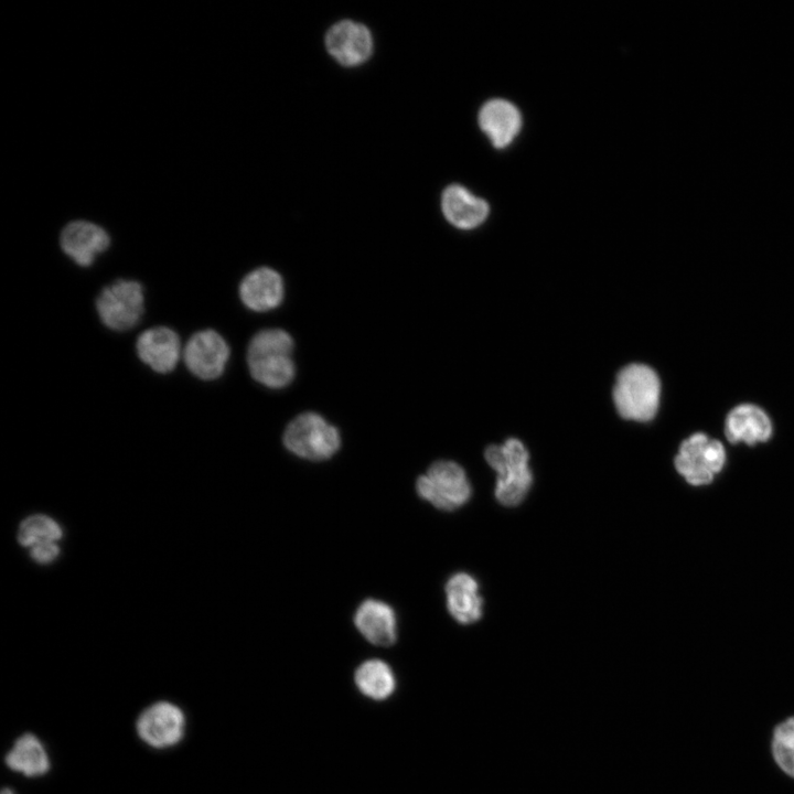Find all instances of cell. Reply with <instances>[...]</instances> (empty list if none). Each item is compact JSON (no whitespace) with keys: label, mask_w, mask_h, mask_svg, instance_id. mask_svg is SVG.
<instances>
[{"label":"cell","mask_w":794,"mask_h":794,"mask_svg":"<svg viewBox=\"0 0 794 794\" xmlns=\"http://www.w3.org/2000/svg\"><path fill=\"white\" fill-rule=\"evenodd\" d=\"M293 341L280 329L258 332L250 341L247 362L251 376L258 383L270 388H282L294 376L291 358Z\"/></svg>","instance_id":"1"},{"label":"cell","mask_w":794,"mask_h":794,"mask_svg":"<svg viewBox=\"0 0 794 794\" xmlns=\"http://www.w3.org/2000/svg\"><path fill=\"white\" fill-rule=\"evenodd\" d=\"M659 397L661 382L652 367L633 363L618 373L612 398L622 418L641 422L653 419Z\"/></svg>","instance_id":"2"},{"label":"cell","mask_w":794,"mask_h":794,"mask_svg":"<svg viewBox=\"0 0 794 794\" xmlns=\"http://www.w3.org/2000/svg\"><path fill=\"white\" fill-rule=\"evenodd\" d=\"M486 462L496 471L495 496L505 506H515L526 496L532 473L529 454L522 441L509 438L503 444H492L485 450Z\"/></svg>","instance_id":"3"},{"label":"cell","mask_w":794,"mask_h":794,"mask_svg":"<svg viewBox=\"0 0 794 794\" xmlns=\"http://www.w3.org/2000/svg\"><path fill=\"white\" fill-rule=\"evenodd\" d=\"M283 443L290 452L302 459L321 461L339 450L341 437L337 429L323 417L305 412L288 425Z\"/></svg>","instance_id":"4"},{"label":"cell","mask_w":794,"mask_h":794,"mask_svg":"<svg viewBox=\"0 0 794 794\" xmlns=\"http://www.w3.org/2000/svg\"><path fill=\"white\" fill-rule=\"evenodd\" d=\"M418 495L437 508L453 511L471 495L464 470L452 461L434 462L416 482Z\"/></svg>","instance_id":"5"},{"label":"cell","mask_w":794,"mask_h":794,"mask_svg":"<svg viewBox=\"0 0 794 794\" xmlns=\"http://www.w3.org/2000/svg\"><path fill=\"white\" fill-rule=\"evenodd\" d=\"M143 291L138 281L119 279L105 287L96 300L101 322L114 331L133 328L143 313Z\"/></svg>","instance_id":"6"},{"label":"cell","mask_w":794,"mask_h":794,"mask_svg":"<svg viewBox=\"0 0 794 794\" xmlns=\"http://www.w3.org/2000/svg\"><path fill=\"white\" fill-rule=\"evenodd\" d=\"M726 452L719 440L697 432L686 439L675 458V468L693 485H706L721 471Z\"/></svg>","instance_id":"7"},{"label":"cell","mask_w":794,"mask_h":794,"mask_svg":"<svg viewBox=\"0 0 794 794\" xmlns=\"http://www.w3.org/2000/svg\"><path fill=\"white\" fill-rule=\"evenodd\" d=\"M137 732L149 745L163 749L175 745L184 736L183 711L168 701L148 707L137 720Z\"/></svg>","instance_id":"8"},{"label":"cell","mask_w":794,"mask_h":794,"mask_svg":"<svg viewBox=\"0 0 794 794\" xmlns=\"http://www.w3.org/2000/svg\"><path fill=\"white\" fill-rule=\"evenodd\" d=\"M229 356L226 341L214 330L200 331L187 341L183 358L189 371L204 380L222 375Z\"/></svg>","instance_id":"9"},{"label":"cell","mask_w":794,"mask_h":794,"mask_svg":"<svg viewBox=\"0 0 794 794\" xmlns=\"http://www.w3.org/2000/svg\"><path fill=\"white\" fill-rule=\"evenodd\" d=\"M60 243L63 251L77 265L88 267L97 255L108 248L110 237L94 223L75 221L63 228Z\"/></svg>","instance_id":"10"},{"label":"cell","mask_w":794,"mask_h":794,"mask_svg":"<svg viewBox=\"0 0 794 794\" xmlns=\"http://www.w3.org/2000/svg\"><path fill=\"white\" fill-rule=\"evenodd\" d=\"M139 358L154 372L167 374L174 369L181 351L179 335L167 326L142 332L136 343Z\"/></svg>","instance_id":"11"},{"label":"cell","mask_w":794,"mask_h":794,"mask_svg":"<svg viewBox=\"0 0 794 794\" xmlns=\"http://www.w3.org/2000/svg\"><path fill=\"white\" fill-rule=\"evenodd\" d=\"M326 47L337 62L353 66L363 63L371 55L372 36L364 25L342 21L328 32Z\"/></svg>","instance_id":"12"},{"label":"cell","mask_w":794,"mask_h":794,"mask_svg":"<svg viewBox=\"0 0 794 794\" xmlns=\"http://www.w3.org/2000/svg\"><path fill=\"white\" fill-rule=\"evenodd\" d=\"M354 623L360 633L374 645L390 646L397 640L396 614L385 602L365 600L355 612Z\"/></svg>","instance_id":"13"},{"label":"cell","mask_w":794,"mask_h":794,"mask_svg":"<svg viewBox=\"0 0 794 794\" xmlns=\"http://www.w3.org/2000/svg\"><path fill=\"white\" fill-rule=\"evenodd\" d=\"M480 127L494 147H507L521 130L519 110L504 99H491L485 103L479 115Z\"/></svg>","instance_id":"14"},{"label":"cell","mask_w":794,"mask_h":794,"mask_svg":"<svg viewBox=\"0 0 794 794\" xmlns=\"http://www.w3.org/2000/svg\"><path fill=\"white\" fill-rule=\"evenodd\" d=\"M239 296L250 310L262 312L278 307L283 298V283L273 269L261 267L249 272L240 282Z\"/></svg>","instance_id":"15"},{"label":"cell","mask_w":794,"mask_h":794,"mask_svg":"<svg viewBox=\"0 0 794 794\" xmlns=\"http://www.w3.org/2000/svg\"><path fill=\"white\" fill-rule=\"evenodd\" d=\"M725 432L730 442L754 444L764 442L771 437L772 423L761 408L743 404L734 407L728 414Z\"/></svg>","instance_id":"16"},{"label":"cell","mask_w":794,"mask_h":794,"mask_svg":"<svg viewBox=\"0 0 794 794\" xmlns=\"http://www.w3.org/2000/svg\"><path fill=\"white\" fill-rule=\"evenodd\" d=\"M442 211L455 227L471 229L481 225L489 215L487 203L461 185L447 187L442 195Z\"/></svg>","instance_id":"17"},{"label":"cell","mask_w":794,"mask_h":794,"mask_svg":"<svg viewBox=\"0 0 794 794\" xmlns=\"http://www.w3.org/2000/svg\"><path fill=\"white\" fill-rule=\"evenodd\" d=\"M447 605L450 614L462 624L478 621L482 615V598L478 582L468 573L453 575L446 584Z\"/></svg>","instance_id":"18"},{"label":"cell","mask_w":794,"mask_h":794,"mask_svg":"<svg viewBox=\"0 0 794 794\" xmlns=\"http://www.w3.org/2000/svg\"><path fill=\"white\" fill-rule=\"evenodd\" d=\"M8 768L22 772L26 776H41L50 770L46 751L40 740L32 733L18 738L13 748L6 755Z\"/></svg>","instance_id":"19"},{"label":"cell","mask_w":794,"mask_h":794,"mask_svg":"<svg viewBox=\"0 0 794 794\" xmlns=\"http://www.w3.org/2000/svg\"><path fill=\"white\" fill-rule=\"evenodd\" d=\"M354 678L358 690L375 700L387 699L396 688L391 668L380 659H369L361 664Z\"/></svg>","instance_id":"20"},{"label":"cell","mask_w":794,"mask_h":794,"mask_svg":"<svg viewBox=\"0 0 794 794\" xmlns=\"http://www.w3.org/2000/svg\"><path fill=\"white\" fill-rule=\"evenodd\" d=\"M771 752L777 766L794 779V716L781 721L773 729Z\"/></svg>","instance_id":"21"},{"label":"cell","mask_w":794,"mask_h":794,"mask_svg":"<svg viewBox=\"0 0 794 794\" xmlns=\"http://www.w3.org/2000/svg\"><path fill=\"white\" fill-rule=\"evenodd\" d=\"M62 536L60 526L50 517L33 515L20 525L18 539L23 546L55 541Z\"/></svg>","instance_id":"22"},{"label":"cell","mask_w":794,"mask_h":794,"mask_svg":"<svg viewBox=\"0 0 794 794\" xmlns=\"http://www.w3.org/2000/svg\"><path fill=\"white\" fill-rule=\"evenodd\" d=\"M31 555L39 562H50L58 555L54 541L40 543L32 547Z\"/></svg>","instance_id":"23"},{"label":"cell","mask_w":794,"mask_h":794,"mask_svg":"<svg viewBox=\"0 0 794 794\" xmlns=\"http://www.w3.org/2000/svg\"><path fill=\"white\" fill-rule=\"evenodd\" d=\"M1 794H13V792L10 788L4 787L1 792Z\"/></svg>","instance_id":"24"}]
</instances>
